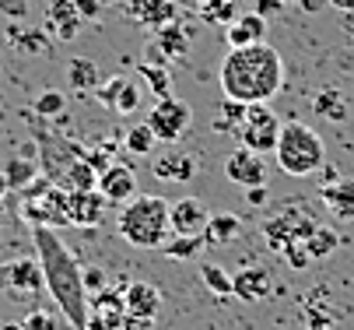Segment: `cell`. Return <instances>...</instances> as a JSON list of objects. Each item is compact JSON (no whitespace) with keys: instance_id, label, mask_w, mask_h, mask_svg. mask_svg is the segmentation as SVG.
<instances>
[{"instance_id":"obj_1","label":"cell","mask_w":354,"mask_h":330,"mask_svg":"<svg viewBox=\"0 0 354 330\" xmlns=\"http://www.w3.org/2000/svg\"><path fill=\"white\" fill-rule=\"evenodd\" d=\"M32 246L42 267V288L64 313L71 330H88V288L84 267L77 264L74 250L64 243V235L53 225H32Z\"/></svg>"},{"instance_id":"obj_2","label":"cell","mask_w":354,"mask_h":330,"mask_svg":"<svg viewBox=\"0 0 354 330\" xmlns=\"http://www.w3.org/2000/svg\"><path fill=\"white\" fill-rule=\"evenodd\" d=\"M218 81H221L225 99L232 102H242V106L270 102L284 88V60L267 42L239 46V50L225 53Z\"/></svg>"},{"instance_id":"obj_3","label":"cell","mask_w":354,"mask_h":330,"mask_svg":"<svg viewBox=\"0 0 354 330\" xmlns=\"http://www.w3.org/2000/svg\"><path fill=\"white\" fill-rule=\"evenodd\" d=\"M116 232L123 243H130L137 250H162L172 235L169 201L158 194H137L133 201H127L120 208Z\"/></svg>"},{"instance_id":"obj_4","label":"cell","mask_w":354,"mask_h":330,"mask_svg":"<svg viewBox=\"0 0 354 330\" xmlns=\"http://www.w3.org/2000/svg\"><path fill=\"white\" fill-rule=\"evenodd\" d=\"M274 158H277V169L284 176L309 179V176H316L326 165V145H323V137L309 123L288 120V123H281Z\"/></svg>"},{"instance_id":"obj_5","label":"cell","mask_w":354,"mask_h":330,"mask_svg":"<svg viewBox=\"0 0 354 330\" xmlns=\"http://www.w3.org/2000/svg\"><path fill=\"white\" fill-rule=\"evenodd\" d=\"M319 221L313 218L309 208H301V204H288L284 211H277L274 218L263 221V243L284 257L295 271H306L313 260L306 253V239H309V232L316 228Z\"/></svg>"},{"instance_id":"obj_6","label":"cell","mask_w":354,"mask_h":330,"mask_svg":"<svg viewBox=\"0 0 354 330\" xmlns=\"http://www.w3.org/2000/svg\"><path fill=\"white\" fill-rule=\"evenodd\" d=\"M277 134H281V116L267 106V102H257V106H245L239 127H235V137L239 145L257 152V155H274V145H277Z\"/></svg>"},{"instance_id":"obj_7","label":"cell","mask_w":354,"mask_h":330,"mask_svg":"<svg viewBox=\"0 0 354 330\" xmlns=\"http://www.w3.org/2000/svg\"><path fill=\"white\" fill-rule=\"evenodd\" d=\"M144 123L151 127L155 140H162V145H176V140H183V134L193 127V109L183 99L169 95V99H158L155 106H151Z\"/></svg>"},{"instance_id":"obj_8","label":"cell","mask_w":354,"mask_h":330,"mask_svg":"<svg viewBox=\"0 0 354 330\" xmlns=\"http://www.w3.org/2000/svg\"><path fill=\"white\" fill-rule=\"evenodd\" d=\"M319 172H326L323 183H319V201L326 204V211L337 221H354V179L351 176H340L330 165H323Z\"/></svg>"},{"instance_id":"obj_9","label":"cell","mask_w":354,"mask_h":330,"mask_svg":"<svg viewBox=\"0 0 354 330\" xmlns=\"http://www.w3.org/2000/svg\"><path fill=\"white\" fill-rule=\"evenodd\" d=\"M0 288H8L11 295H39L42 288V267L39 257H18L0 267Z\"/></svg>"},{"instance_id":"obj_10","label":"cell","mask_w":354,"mask_h":330,"mask_svg":"<svg viewBox=\"0 0 354 330\" xmlns=\"http://www.w3.org/2000/svg\"><path fill=\"white\" fill-rule=\"evenodd\" d=\"M169 221H172V235H200L204 239L211 208L200 197H179V201H169Z\"/></svg>"},{"instance_id":"obj_11","label":"cell","mask_w":354,"mask_h":330,"mask_svg":"<svg viewBox=\"0 0 354 330\" xmlns=\"http://www.w3.org/2000/svg\"><path fill=\"white\" fill-rule=\"evenodd\" d=\"M98 194L106 204H127L137 197V172L127 162H113L98 172Z\"/></svg>"},{"instance_id":"obj_12","label":"cell","mask_w":354,"mask_h":330,"mask_svg":"<svg viewBox=\"0 0 354 330\" xmlns=\"http://www.w3.org/2000/svg\"><path fill=\"white\" fill-rule=\"evenodd\" d=\"M225 176H228V183L242 186V190L267 183V165H263V155L249 152V148H235V152L225 158Z\"/></svg>"},{"instance_id":"obj_13","label":"cell","mask_w":354,"mask_h":330,"mask_svg":"<svg viewBox=\"0 0 354 330\" xmlns=\"http://www.w3.org/2000/svg\"><path fill=\"white\" fill-rule=\"evenodd\" d=\"M102 194L98 190H67L64 197V218L67 225H81V228H95L98 221H102Z\"/></svg>"},{"instance_id":"obj_14","label":"cell","mask_w":354,"mask_h":330,"mask_svg":"<svg viewBox=\"0 0 354 330\" xmlns=\"http://www.w3.org/2000/svg\"><path fill=\"white\" fill-rule=\"evenodd\" d=\"M274 288V281L267 274V267H257V264H245L232 274V295L242 299V302H263Z\"/></svg>"},{"instance_id":"obj_15","label":"cell","mask_w":354,"mask_h":330,"mask_svg":"<svg viewBox=\"0 0 354 330\" xmlns=\"http://www.w3.org/2000/svg\"><path fill=\"white\" fill-rule=\"evenodd\" d=\"M123 309L130 316H144V320H158L162 313V288L151 281H133L123 288Z\"/></svg>"},{"instance_id":"obj_16","label":"cell","mask_w":354,"mask_h":330,"mask_svg":"<svg viewBox=\"0 0 354 330\" xmlns=\"http://www.w3.org/2000/svg\"><path fill=\"white\" fill-rule=\"evenodd\" d=\"M267 35V18L260 11H245L235 15L225 25V39H228V50H239V46H252V42H263Z\"/></svg>"},{"instance_id":"obj_17","label":"cell","mask_w":354,"mask_h":330,"mask_svg":"<svg viewBox=\"0 0 354 330\" xmlns=\"http://www.w3.org/2000/svg\"><path fill=\"white\" fill-rule=\"evenodd\" d=\"M98 102H102L106 109H116V113H133L140 106V91L133 88L130 77H113L102 84V91H98Z\"/></svg>"},{"instance_id":"obj_18","label":"cell","mask_w":354,"mask_h":330,"mask_svg":"<svg viewBox=\"0 0 354 330\" xmlns=\"http://www.w3.org/2000/svg\"><path fill=\"white\" fill-rule=\"evenodd\" d=\"M57 183H64V190H98V169H95L91 158L74 155V158L57 172Z\"/></svg>"},{"instance_id":"obj_19","label":"cell","mask_w":354,"mask_h":330,"mask_svg":"<svg viewBox=\"0 0 354 330\" xmlns=\"http://www.w3.org/2000/svg\"><path fill=\"white\" fill-rule=\"evenodd\" d=\"M46 25L53 32V39H74L81 28V15L74 8V0H53L46 11Z\"/></svg>"},{"instance_id":"obj_20","label":"cell","mask_w":354,"mask_h":330,"mask_svg":"<svg viewBox=\"0 0 354 330\" xmlns=\"http://www.w3.org/2000/svg\"><path fill=\"white\" fill-rule=\"evenodd\" d=\"M155 176L165 179V183H189V179L196 176V162H193V155L172 148L169 155H162V158L155 162Z\"/></svg>"},{"instance_id":"obj_21","label":"cell","mask_w":354,"mask_h":330,"mask_svg":"<svg viewBox=\"0 0 354 330\" xmlns=\"http://www.w3.org/2000/svg\"><path fill=\"white\" fill-rule=\"evenodd\" d=\"M239 232H242L239 214H211V221L204 228V246H228L239 239Z\"/></svg>"},{"instance_id":"obj_22","label":"cell","mask_w":354,"mask_h":330,"mask_svg":"<svg viewBox=\"0 0 354 330\" xmlns=\"http://www.w3.org/2000/svg\"><path fill=\"white\" fill-rule=\"evenodd\" d=\"M67 84L74 91H81V95H88V91H98V84H102V74H98V67L84 57L71 60L67 64Z\"/></svg>"},{"instance_id":"obj_23","label":"cell","mask_w":354,"mask_h":330,"mask_svg":"<svg viewBox=\"0 0 354 330\" xmlns=\"http://www.w3.org/2000/svg\"><path fill=\"white\" fill-rule=\"evenodd\" d=\"M130 15L147 21L151 28H162V25H169L176 18V4H172V0H133Z\"/></svg>"},{"instance_id":"obj_24","label":"cell","mask_w":354,"mask_h":330,"mask_svg":"<svg viewBox=\"0 0 354 330\" xmlns=\"http://www.w3.org/2000/svg\"><path fill=\"white\" fill-rule=\"evenodd\" d=\"M337 246H340L337 228H330V225H323V221L309 232V239H306V253H309V260H313V264H316V260H326Z\"/></svg>"},{"instance_id":"obj_25","label":"cell","mask_w":354,"mask_h":330,"mask_svg":"<svg viewBox=\"0 0 354 330\" xmlns=\"http://www.w3.org/2000/svg\"><path fill=\"white\" fill-rule=\"evenodd\" d=\"M155 42H158V50H162L169 60H176V57H183V53L189 50V35H186V28H183V25H172V21L158 28V39H155Z\"/></svg>"},{"instance_id":"obj_26","label":"cell","mask_w":354,"mask_h":330,"mask_svg":"<svg viewBox=\"0 0 354 330\" xmlns=\"http://www.w3.org/2000/svg\"><path fill=\"white\" fill-rule=\"evenodd\" d=\"M169 260L176 264H186V260H196L200 250H204V239L200 235H169V243L162 246Z\"/></svg>"},{"instance_id":"obj_27","label":"cell","mask_w":354,"mask_h":330,"mask_svg":"<svg viewBox=\"0 0 354 330\" xmlns=\"http://www.w3.org/2000/svg\"><path fill=\"white\" fill-rule=\"evenodd\" d=\"M200 281H204L218 299L232 295V274L225 267H218V264H200Z\"/></svg>"},{"instance_id":"obj_28","label":"cell","mask_w":354,"mask_h":330,"mask_svg":"<svg viewBox=\"0 0 354 330\" xmlns=\"http://www.w3.org/2000/svg\"><path fill=\"white\" fill-rule=\"evenodd\" d=\"M316 113L326 116V120H333V123H340L347 116V102H344V95H340L337 88H326V91H319V95H316Z\"/></svg>"},{"instance_id":"obj_29","label":"cell","mask_w":354,"mask_h":330,"mask_svg":"<svg viewBox=\"0 0 354 330\" xmlns=\"http://www.w3.org/2000/svg\"><path fill=\"white\" fill-rule=\"evenodd\" d=\"M140 74H144V81L151 84V91H155L158 99H169L172 95V74H169V67H158V64H140Z\"/></svg>"},{"instance_id":"obj_30","label":"cell","mask_w":354,"mask_h":330,"mask_svg":"<svg viewBox=\"0 0 354 330\" xmlns=\"http://www.w3.org/2000/svg\"><path fill=\"white\" fill-rule=\"evenodd\" d=\"M21 327L25 330H64L67 320H64V313L57 316V313H49V309H28L21 316Z\"/></svg>"},{"instance_id":"obj_31","label":"cell","mask_w":354,"mask_h":330,"mask_svg":"<svg viewBox=\"0 0 354 330\" xmlns=\"http://www.w3.org/2000/svg\"><path fill=\"white\" fill-rule=\"evenodd\" d=\"M155 145H158V140H155V134H151L147 123H133V127L127 130V152H130V155H147Z\"/></svg>"},{"instance_id":"obj_32","label":"cell","mask_w":354,"mask_h":330,"mask_svg":"<svg viewBox=\"0 0 354 330\" xmlns=\"http://www.w3.org/2000/svg\"><path fill=\"white\" fill-rule=\"evenodd\" d=\"M42 120H53V116H60L64 109H67V99H64V91H57V88H46L42 95L35 99V106H32Z\"/></svg>"},{"instance_id":"obj_33","label":"cell","mask_w":354,"mask_h":330,"mask_svg":"<svg viewBox=\"0 0 354 330\" xmlns=\"http://www.w3.org/2000/svg\"><path fill=\"white\" fill-rule=\"evenodd\" d=\"M196 11H204L207 21L228 25L235 18V0H196Z\"/></svg>"},{"instance_id":"obj_34","label":"cell","mask_w":354,"mask_h":330,"mask_svg":"<svg viewBox=\"0 0 354 330\" xmlns=\"http://www.w3.org/2000/svg\"><path fill=\"white\" fill-rule=\"evenodd\" d=\"M84 274V288H88V299L95 295V292H102L106 288V274H102V267H88V271H81Z\"/></svg>"},{"instance_id":"obj_35","label":"cell","mask_w":354,"mask_h":330,"mask_svg":"<svg viewBox=\"0 0 354 330\" xmlns=\"http://www.w3.org/2000/svg\"><path fill=\"white\" fill-rule=\"evenodd\" d=\"M267 201H270L267 183H260V186H249V190H245V204H252V208H263Z\"/></svg>"},{"instance_id":"obj_36","label":"cell","mask_w":354,"mask_h":330,"mask_svg":"<svg viewBox=\"0 0 354 330\" xmlns=\"http://www.w3.org/2000/svg\"><path fill=\"white\" fill-rule=\"evenodd\" d=\"M120 330H155V320H144V316H130V313H123Z\"/></svg>"},{"instance_id":"obj_37","label":"cell","mask_w":354,"mask_h":330,"mask_svg":"<svg viewBox=\"0 0 354 330\" xmlns=\"http://www.w3.org/2000/svg\"><path fill=\"white\" fill-rule=\"evenodd\" d=\"M74 8L81 18H98V0H74Z\"/></svg>"},{"instance_id":"obj_38","label":"cell","mask_w":354,"mask_h":330,"mask_svg":"<svg viewBox=\"0 0 354 330\" xmlns=\"http://www.w3.org/2000/svg\"><path fill=\"white\" fill-rule=\"evenodd\" d=\"M330 8H337V11H354V0H330Z\"/></svg>"},{"instance_id":"obj_39","label":"cell","mask_w":354,"mask_h":330,"mask_svg":"<svg viewBox=\"0 0 354 330\" xmlns=\"http://www.w3.org/2000/svg\"><path fill=\"white\" fill-rule=\"evenodd\" d=\"M0 330H25L21 323H0Z\"/></svg>"}]
</instances>
